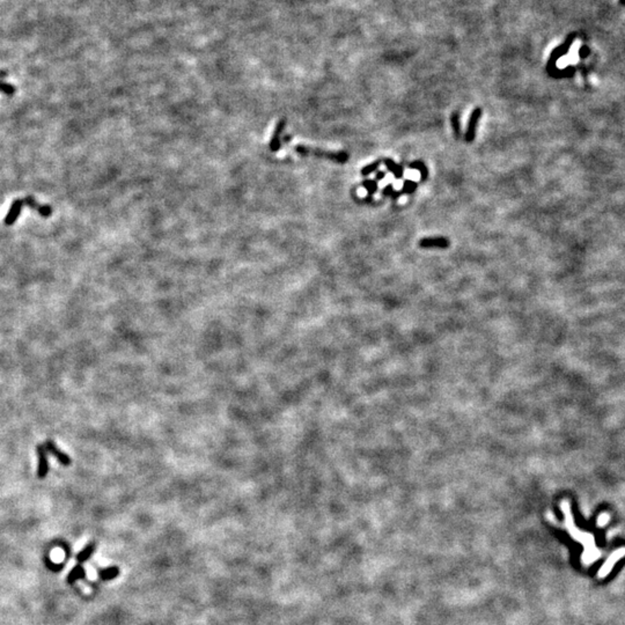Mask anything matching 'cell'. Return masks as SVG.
Returning a JSON list of instances; mask_svg holds the SVG:
<instances>
[{"mask_svg":"<svg viewBox=\"0 0 625 625\" xmlns=\"http://www.w3.org/2000/svg\"><path fill=\"white\" fill-rule=\"evenodd\" d=\"M451 122H452V126H453V130H454L456 138H460L461 137V126H460L459 112H453L451 117Z\"/></svg>","mask_w":625,"mask_h":625,"instance_id":"obj_16","label":"cell"},{"mask_svg":"<svg viewBox=\"0 0 625 625\" xmlns=\"http://www.w3.org/2000/svg\"><path fill=\"white\" fill-rule=\"evenodd\" d=\"M385 163L387 168H388L389 171H392L394 174V176L396 178H402L403 177V168L402 166H398V164L395 163L392 159H386Z\"/></svg>","mask_w":625,"mask_h":625,"instance_id":"obj_14","label":"cell"},{"mask_svg":"<svg viewBox=\"0 0 625 625\" xmlns=\"http://www.w3.org/2000/svg\"><path fill=\"white\" fill-rule=\"evenodd\" d=\"M561 510L563 512L564 521L558 525L562 526V527H564L566 531L569 532L570 535L572 536V539L577 540L578 542H580L584 546L585 548V554L583 555L584 564L585 565L592 564V563L595 562V558L600 555V553H598V550L595 549L594 536L588 533L581 532L580 529L575 525L571 507H570V503L568 502V500H563V502L561 503Z\"/></svg>","mask_w":625,"mask_h":625,"instance_id":"obj_1","label":"cell"},{"mask_svg":"<svg viewBox=\"0 0 625 625\" xmlns=\"http://www.w3.org/2000/svg\"><path fill=\"white\" fill-rule=\"evenodd\" d=\"M482 114H483V110H482L481 108L474 109V111L471 112L469 123H468V127L466 131V136H464V139H466L467 142H471L475 140V137H476L477 124H478V120H480V118L482 117Z\"/></svg>","mask_w":625,"mask_h":625,"instance_id":"obj_4","label":"cell"},{"mask_svg":"<svg viewBox=\"0 0 625 625\" xmlns=\"http://www.w3.org/2000/svg\"><path fill=\"white\" fill-rule=\"evenodd\" d=\"M402 192H394V186L392 184L387 185L385 190H383V195L385 196H393L394 198H397V196H400Z\"/></svg>","mask_w":625,"mask_h":625,"instance_id":"obj_20","label":"cell"},{"mask_svg":"<svg viewBox=\"0 0 625 625\" xmlns=\"http://www.w3.org/2000/svg\"><path fill=\"white\" fill-rule=\"evenodd\" d=\"M44 447L46 449V452L50 453L51 455H53L54 458H56L57 461L59 462L60 464H63V466H65V467H67V466H69V464H71V462H72L71 458H69V456L66 454V453L61 452L60 449L57 447L56 444H54L52 440H46L45 444H44Z\"/></svg>","mask_w":625,"mask_h":625,"instance_id":"obj_5","label":"cell"},{"mask_svg":"<svg viewBox=\"0 0 625 625\" xmlns=\"http://www.w3.org/2000/svg\"><path fill=\"white\" fill-rule=\"evenodd\" d=\"M24 205L23 200L22 199H15L10 205V208L8 211V213L6 214L5 218V224L6 225H13L14 222L16 221V219L19 218V214L21 213V210H22V206Z\"/></svg>","mask_w":625,"mask_h":625,"instance_id":"obj_10","label":"cell"},{"mask_svg":"<svg viewBox=\"0 0 625 625\" xmlns=\"http://www.w3.org/2000/svg\"><path fill=\"white\" fill-rule=\"evenodd\" d=\"M416 188H417V183H416V182H412V181H410V180H407V181L404 182V185H403V191H402V192H404V193H407V192H408V193H411V192H414V191H415Z\"/></svg>","mask_w":625,"mask_h":625,"instance_id":"obj_19","label":"cell"},{"mask_svg":"<svg viewBox=\"0 0 625 625\" xmlns=\"http://www.w3.org/2000/svg\"><path fill=\"white\" fill-rule=\"evenodd\" d=\"M409 167L412 168V169H418L420 171V177H422V181L426 180L429 173H427V167L425 166V163H424L423 161H420V160H419V161H415V162L410 163V166H409Z\"/></svg>","mask_w":625,"mask_h":625,"instance_id":"obj_15","label":"cell"},{"mask_svg":"<svg viewBox=\"0 0 625 625\" xmlns=\"http://www.w3.org/2000/svg\"><path fill=\"white\" fill-rule=\"evenodd\" d=\"M38 458V467H37V477L39 480H43L49 474V460H47V452L44 445H38L36 447Z\"/></svg>","mask_w":625,"mask_h":625,"instance_id":"obj_3","label":"cell"},{"mask_svg":"<svg viewBox=\"0 0 625 625\" xmlns=\"http://www.w3.org/2000/svg\"><path fill=\"white\" fill-rule=\"evenodd\" d=\"M294 151L300 156H315V158L320 159L331 160V161H335L337 163H345L350 159L349 153L346 151H325V149L312 147V146H306L302 144L294 146Z\"/></svg>","mask_w":625,"mask_h":625,"instance_id":"obj_2","label":"cell"},{"mask_svg":"<svg viewBox=\"0 0 625 625\" xmlns=\"http://www.w3.org/2000/svg\"><path fill=\"white\" fill-rule=\"evenodd\" d=\"M285 125H286V122H285V119H280V120H278V122H277L275 131H273V134H272V137H271V139H270V142H269V147H270V151H271V152H278L280 149V147H281L280 138H281V133H283V131L285 129Z\"/></svg>","mask_w":625,"mask_h":625,"instance_id":"obj_7","label":"cell"},{"mask_svg":"<svg viewBox=\"0 0 625 625\" xmlns=\"http://www.w3.org/2000/svg\"><path fill=\"white\" fill-rule=\"evenodd\" d=\"M119 569L117 566H109V568H105L103 570H100L98 571V577H100L101 580L103 581H110L116 579L117 577L119 576Z\"/></svg>","mask_w":625,"mask_h":625,"instance_id":"obj_11","label":"cell"},{"mask_svg":"<svg viewBox=\"0 0 625 625\" xmlns=\"http://www.w3.org/2000/svg\"><path fill=\"white\" fill-rule=\"evenodd\" d=\"M0 90H1V92H3L5 94H13L14 92H15V88H14L13 86L8 85V83L0 82Z\"/></svg>","mask_w":625,"mask_h":625,"instance_id":"obj_21","label":"cell"},{"mask_svg":"<svg viewBox=\"0 0 625 625\" xmlns=\"http://www.w3.org/2000/svg\"><path fill=\"white\" fill-rule=\"evenodd\" d=\"M363 185L368 190V196H372L378 190V183L375 180H365Z\"/></svg>","mask_w":625,"mask_h":625,"instance_id":"obj_18","label":"cell"},{"mask_svg":"<svg viewBox=\"0 0 625 625\" xmlns=\"http://www.w3.org/2000/svg\"><path fill=\"white\" fill-rule=\"evenodd\" d=\"M85 575H86L85 569H83L81 565L74 566V568L71 570V572L68 573L67 579H66L67 584L68 585H73L74 583H76V581H78V580L82 579L83 577H85Z\"/></svg>","mask_w":625,"mask_h":625,"instance_id":"obj_13","label":"cell"},{"mask_svg":"<svg viewBox=\"0 0 625 625\" xmlns=\"http://www.w3.org/2000/svg\"><path fill=\"white\" fill-rule=\"evenodd\" d=\"M95 549H96V544H95V542L88 543L78 555H76V561H78L80 564L87 562L93 556Z\"/></svg>","mask_w":625,"mask_h":625,"instance_id":"obj_12","label":"cell"},{"mask_svg":"<svg viewBox=\"0 0 625 625\" xmlns=\"http://www.w3.org/2000/svg\"><path fill=\"white\" fill-rule=\"evenodd\" d=\"M625 556V548H622V549H617L615 553H613L612 555L609 556V558L607 559V562L605 563V565L602 566L600 572H599V577L600 578H605L609 575V572L612 571V569L614 568V565L616 564V562L619 559L623 558Z\"/></svg>","mask_w":625,"mask_h":625,"instance_id":"obj_6","label":"cell"},{"mask_svg":"<svg viewBox=\"0 0 625 625\" xmlns=\"http://www.w3.org/2000/svg\"><path fill=\"white\" fill-rule=\"evenodd\" d=\"M385 176H386V173H385V171H382V173H378V175H376V180H375V181H378V180H382V178L385 177Z\"/></svg>","mask_w":625,"mask_h":625,"instance_id":"obj_22","label":"cell"},{"mask_svg":"<svg viewBox=\"0 0 625 625\" xmlns=\"http://www.w3.org/2000/svg\"><path fill=\"white\" fill-rule=\"evenodd\" d=\"M419 247L420 248H426V249H430V248H439V249H445V248L449 247V241L445 237H424L419 241Z\"/></svg>","mask_w":625,"mask_h":625,"instance_id":"obj_8","label":"cell"},{"mask_svg":"<svg viewBox=\"0 0 625 625\" xmlns=\"http://www.w3.org/2000/svg\"><path fill=\"white\" fill-rule=\"evenodd\" d=\"M380 164H381V161H375L371 164H367V166H365L363 169H361V174H363L364 176H367V175H370L371 173H374V171L380 167Z\"/></svg>","mask_w":625,"mask_h":625,"instance_id":"obj_17","label":"cell"},{"mask_svg":"<svg viewBox=\"0 0 625 625\" xmlns=\"http://www.w3.org/2000/svg\"><path fill=\"white\" fill-rule=\"evenodd\" d=\"M22 200H23V204H25V205H28L29 207H31L32 210L37 211L38 213L42 215V217L47 218V217H50L51 213H52V208H51V206H49V205H42V204L37 203L35 200L34 197H30V196L25 197V198H23Z\"/></svg>","mask_w":625,"mask_h":625,"instance_id":"obj_9","label":"cell"}]
</instances>
